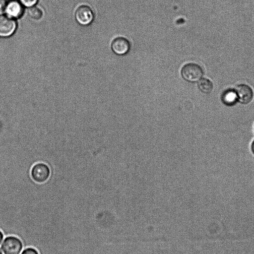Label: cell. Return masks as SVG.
<instances>
[{
	"mask_svg": "<svg viewBox=\"0 0 254 254\" xmlns=\"http://www.w3.org/2000/svg\"><path fill=\"white\" fill-rule=\"evenodd\" d=\"M198 87L202 92L205 94H209L213 89V85L209 79L201 78L198 81Z\"/></svg>",
	"mask_w": 254,
	"mask_h": 254,
	"instance_id": "obj_10",
	"label": "cell"
},
{
	"mask_svg": "<svg viewBox=\"0 0 254 254\" xmlns=\"http://www.w3.org/2000/svg\"><path fill=\"white\" fill-rule=\"evenodd\" d=\"M7 15L11 18H19L23 13V7L16 1H11L6 4L5 10Z\"/></svg>",
	"mask_w": 254,
	"mask_h": 254,
	"instance_id": "obj_8",
	"label": "cell"
},
{
	"mask_svg": "<svg viewBox=\"0 0 254 254\" xmlns=\"http://www.w3.org/2000/svg\"><path fill=\"white\" fill-rule=\"evenodd\" d=\"M20 254H39L38 250L32 247L23 248Z\"/></svg>",
	"mask_w": 254,
	"mask_h": 254,
	"instance_id": "obj_12",
	"label": "cell"
},
{
	"mask_svg": "<svg viewBox=\"0 0 254 254\" xmlns=\"http://www.w3.org/2000/svg\"><path fill=\"white\" fill-rule=\"evenodd\" d=\"M16 28V23L14 20L7 15H0V36L11 35Z\"/></svg>",
	"mask_w": 254,
	"mask_h": 254,
	"instance_id": "obj_7",
	"label": "cell"
},
{
	"mask_svg": "<svg viewBox=\"0 0 254 254\" xmlns=\"http://www.w3.org/2000/svg\"><path fill=\"white\" fill-rule=\"evenodd\" d=\"M0 249L3 254H20L23 249V245L19 238L9 235L3 239Z\"/></svg>",
	"mask_w": 254,
	"mask_h": 254,
	"instance_id": "obj_1",
	"label": "cell"
},
{
	"mask_svg": "<svg viewBox=\"0 0 254 254\" xmlns=\"http://www.w3.org/2000/svg\"><path fill=\"white\" fill-rule=\"evenodd\" d=\"M27 13L31 18L35 20L40 19L43 15L42 10L35 6L30 7L27 10Z\"/></svg>",
	"mask_w": 254,
	"mask_h": 254,
	"instance_id": "obj_11",
	"label": "cell"
},
{
	"mask_svg": "<svg viewBox=\"0 0 254 254\" xmlns=\"http://www.w3.org/2000/svg\"><path fill=\"white\" fill-rule=\"evenodd\" d=\"M50 171L49 167L43 163L35 164L31 171L32 179L36 182L42 183L46 182L50 176Z\"/></svg>",
	"mask_w": 254,
	"mask_h": 254,
	"instance_id": "obj_3",
	"label": "cell"
},
{
	"mask_svg": "<svg viewBox=\"0 0 254 254\" xmlns=\"http://www.w3.org/2000/svg\"><path fill=\"white\" fill-rule=\"evenodd\" d=\"M223 102L228 106L234 105L237 101V96L235 89L226 90L222 96Z\"/></svg>",
	"mask_w": 254,
	"mask_h": 254,
	"instance_id": "obj_9",
	"label": "cell"
},
{
	"mask_svg": "<svg viewBox=\"0 0 254 254\" xmlns=\"http://www.w3.org/2000/svg\"><path fill=\"white\" fill-rule=\"evenodd\" d=\"M6 4L5 0H0V14L5 11Z\"/></svg>",
	"mask_w": 254,
	"mask_h": 254,
	"instance_id": "obj_14",
	"label": "cell"
},
{
	"mask_svg": "<svg viewBox=\"0 0 254 254\" xmlns=\"http://www.w3.org/2000/svg\"><path fill=\"white\" fill-rule=\"evenodd\" d=\"M75 16L77 22L83 25H88L94 19V14L91 8L88 6L83 5L76 10Z\"/></svg>",
	"mask_w": 254,
	"mask_h": 254,
	"instance_id": "obj_4",
	"label": "cell"
},
{
	"mask_svg": "<svg viewBox=\"0 0 254 254\" xmlns=\"http://www.w3.org/2000/svg\"><path fill=\"white\" fill-rule=\"evenodd\" d=\"M112 51L118 56L127 54L130 49V44L126 38L118 37L114 39L111 43Z\"/></svg>",
	"mask_w": 254,
	"mask_h": 254,
	"instance_id": "obj_6",
	"label": "cell"
},
{
	"mask_svg": "<svg viewBox=\"0 0 254 254\" xmlns=\"http://www.w3.org/2000/svg\"><path fill=\"white\" fill-rule=\"evenodd\" d=\"M251 149L252 153L254 155V139L252 142L251 145Z\"/></svg>",
	"mask_w": 254,
	"mask_h": 254,
	"instance_id": "obj_16",
	"label": "cell"
},
{
	"mask_svg": "<svg viewBox=\"0 0 254 254\" xmlns=\"http://www.w3.org/2000/svg\"><path fill=\"white\" fill-rule=\"evenodd\" d=\"M181 75L185 80L194 83L198 82L201 79L203 75V71L198 64L189 63L182 67Z\"/></svg>",
	"mask_w": 254,
	"mask_h": 254,
	"instance_id": "obj_2",
	"label": "cell"
},
{
	"mask_svg": "<svg viewBox=\"0 0 254 254\" xmlns=\"http://www.w3.org/2000/svg\"><path fill=\"white\" fill-rule=\"evenodd\" d=\"M0 254H3L2 252V251H1V249H0Z\"/></svg>",
	"mask_w": 254,
	"mask_h": 254,
	"instance_id": "obj_17",
	"label": "cell"
},
{
	"mask_svg": "<svg viewBox=\"0 0 254 254\" xmlns=\"http://www.w3.org/2000/svg\"><path fill=\"white\" fill-rule=\"evenodd\" d=\"M21 2L25 6L31 7L35 5L38 0H20Z\"/></svg>",
	"mask_w": 254,
	"mask_h": 254,
	"instance_id": "obj_13",
	"label": "cell"
},
{
	"mask_svg": "<svg viewBox=\"0 0 254 254\" xmlns=\"http://www.w3.org/2000/svg\"><path fill=\"white\" fill-rule=\"evenodd\" d=\"M235 90L237 96L238 102L242 104L251 103L254 98V92L252 88L245 84H241L236 86Z\"/></svg>",
	"mask_w": 254,
	"mask_h": 254,
	"instance_id": "obj_5",
	"label": "cell"
},
{
	"mask_svg": "<svg viewBox=\"0 0 254 254\" xmlns=\"http://www.w3.org/2000/svg\"><path fill=\"white\" fill-rule=\"evenodd\" d=\"M4 236L3 232L0 230V246L4 239Z\"/></svg>",
	"mask_w": 254,
	"mask_h": 254,
	"instance_id": "obj_15",
	"label": "cell"
}]
</instances>
